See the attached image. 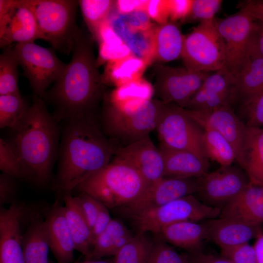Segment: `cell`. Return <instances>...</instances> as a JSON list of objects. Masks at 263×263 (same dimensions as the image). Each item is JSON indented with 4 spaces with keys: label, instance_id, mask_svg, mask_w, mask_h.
Returning a JSON list of instances; mask_svg holds the SVG:
<instances>
[{
    "label": "cell",
    "instance_id": "14",
    "mask_svg": "<svg viewBox=\"0 0 263 263\" xmlns=\"http://www.w3.org/2000/svg\"><path fill=\"white\" fill-rule=\"evenodd\" d=\"M198 178L163 177L139 198L123 207L130 217L188 195L195 194Z\"/></svg>",
    "mask_w": 263,
    "mask_h": 263
},
{
    "label": "cell",
    "instance_id": "37",
    "mask_svg": "<svg viewBox=\"0 0 263 263\" xmlns=\"http://www.w3.org/2000/svg\"><path fill=\"white\" fill-rule=\"evenodd\" d=\"M0 169L16 179H22L18 157L10 144L2 138L0 139Z\"/></svg>",
    "mask_w": 263,
    "mask_h": 263
},
{
    "label": "cell",
    "instance_id": "11",
    "mask_svg": "<svg viewBox=\"0 0 263 263\" xmlns=\"http://www.w3.org/2000/svg\"><path fill=\"white\" fill-rule=\"evenodd\" d=\"M215 21L224 44V67L234 76L250 59V43L257 21L242 9L225 19H215Z\"/></svg>",
    "mask_w": 263,
    "mask_h": 263
},
{
    "label": "cell",
    "instance_id": "40",
    "mask_svg": "<svg viewBox=\"0 0 263 263\" xmlns=\"http://www.w3.org/2000/svg\"><path fill=\"white\" fill-rule=\"evenodd\" d=\"M147 263H189L165 242H154Z\"/></svg>",
    "mask_w": 263,
    "mask_h": 263
},
{
    "label": "cell",
    "instance_id": "25",
    "mask_svg": "<svg viewBox=\"0 0 263 263\" xmlns=\"http://www.w3.org/2000/svg\"><path fill=\"white\" fill-rule=\"evenodd\" d=\"M66 218L73 238L75 250L86 258L91 253L93 240L92 229L85 217L76 196L64 194Z\"/></svg>",
    "mask_w": 263,
    "mask_h": 263
},
{
    "label": "cell",
    "instance_id": "56",
    "mask_svg": "<svg viewBox=\"0 0 263 263\" xmlns=\"http://www.w3.org/2000/svg\"><path fill=\"white\" fill-rule=\"evenodd\" d=\"M74 263H113V262L109 261L97 260H86L82 262H75Z\"/></svg>",
    "mask_w": 263,
    "mask_h": 263
},
{
    "label": "cell",
    "instance_id": "29",
    "mask_svg": "<svg viewBox=\"0 0 263 263\" xmlns=\"http://www.w3.org/2000/svg\"><path fill=\"white\" fill-rule=\"evenodd\" d=\"M133 237L124 224L112 219L106 228L95 240L86 260H100L107 256H114Z\"/></svg>",
    "mask_w": 263,
    "mask_h": 263
},
{
    "label": "cell",
    "instance_id": "41",
    "mask_svg": "<svg viewBox=\"0 0 263 263\" xmlns=\"http://www.w3.org/2000/svg\"><path fill=\"white\" fill-rule=\"evenodd\" d=\"M221 253L234 263H258L254 247L249 243L222 249Z\"/></svg>",
    "mask_w": 263,
    "mask_h": 263
},
{
    "label": "cell",
    "instance_id": "12",
    "mask_svg": "<svg viewBox=\"0 0 263 263\" xmlns=\"http://www.w3.org/2000/svg\"><path fill=\"white\" fill-rule=\"evenodd\" d=\"M155 68V98L165 105L173 104L185 109L211 73L194 72L185 67L158 65Z\"/></svg>",
    "mask_w": 263,
    "mask_h": 263
},
{
    "label": "cell",
    "instance_id": "51",
    "mask_svg": "<svg viewBox=\"0 0 263 263\" xmlns=\"http://www.w3.org/2000/svg\"><path fill=\"white\" fill-rule=\"evenodd\" d=\"M257 21V26L250 43V58H263V25L260 22Z\"/></svg>",
    "mask_w": 263,
    "mask_h": 263
},
{
    "label": "cell",
    "instance_id": "46",
    "mask_svg": "<svg viewBox=\"0 0 263 263\" xmlns=\"http://www.w3.org/2000/svg\"><path fill=\"white\" fill-rule=\"evenodd\" d=\"M146 11L150 19L159 24L168 22L169 14L167 0H149Z\"/></svg>",
    "mask_w": 263,
    "mask_h": 263
},
{
    "label": "cell",
    "instance_id": "34",
    "mask_svg": "<svg viewBox=\"0 0 263 263\" xmlns=\"http://www.w3.org/2000/svg\"><path fill=\"white\" fill-rule=\"evenodd\" d=\"M30 106L19 94L0 95V128H15Z\"/></svg>",
    "mask_w": 263,
    "mask_h": 263
},
{
    "label": "cell",
    "instance_id": "50",
    "mask_svg": "<svg viewBox=\"0 0 263 263\" xmlns=\"http://www.w3.org/2000/svg\"><path fill=\"white\" fill-rule=\"evenodd\" d=\"M149 0H118L115 2L117 13L128 14L138 10L146 11Z\"/></svg>",
    "mask_w": 263,
    "mask_h": 263
},
{
    "label": "cell",
    "instance_id": "52",
    "mask_svg": "<svg viewBox=\"0 0 263 263\" xmlns=\"http://www.w3.org/2000/svg\"><path fill=\"white\" fill-rule=\"evenodd\" d=\"M240 9L247 12L254 20L263 22V0H247L239 4Z\"/></svg>",
    "mask_w": 263,
    "mask_h": 263
},
{
    "label": "cell",
    "instance_id": "39",
    "mask_svg": "<svg viewBox=\"0 0 263 263\" xmlns=\"http://www.w3.org/2000/svg\"><path fill=\"white\" fill-rule=\"evenodd\" d=\"M222 2L221 0H193L190 14L186 19L200 22L213 20Z\"/></svg>",
    "mask_w": 263,
    "mask_h": 263
},
{
    "label": "cell",
    "instance_id": "55",
    "mask_svg": "<svg viewBox=\"0 0 263 263\" xmlns=\"http://www.w3.org/2000/svg\"><path fill=\"white\" fill-rule=\"evenodd\" d=\"M253 246L256 252L257 263H263V230L262 229L256 237Z\"/></svg>",
    "mask_w": 263,
    "mask_h": 263
},
{
    "label": "cell",
    "instance_id": "49",
    "mask_svg": "<svg viewBox=\"0 0 263 263\" xmlns=\"http://www.w3.org/2000/svg\"><path fill=\"white\" fill-rule=\"evenodd\" d=\"M112 220L108 207L99 201L97 216L92 228L93 244L96 238L106 228Z\"/></svg>",
    "mask_w": 263,
    "mask_h": 263
},
{
    "label": "cell",
    "instance_id": "35",
    "mask_svg": "<svg viewBox=\"0 0 263 263\" xmlns=\"http://www.w3.org/2000/svg\"><path fill=\"white\" fill-rule=\"evenodd\" d=\"M78 2L84 22L93 37L99 25L109 18L115 1L80 0Z\"/></svg>",
    "mask_w": 263,
    "mask_h": 263
},
{
    "label": "cell",
    "instance_id": "48",
    "mask_svg": "<svg viewBox=\"0 0 263 263\" xmlns=\"http://www.w3.org/2000/svg\"><path fill=\"white\" fill-rule=\"evenodd\" d=\"M121 15L127 24L133 28L146 31L154 27L146 11L138 10Z\"/></svg>",
    "mask_w": 263,
    "mask_h": 263
},
{
    "label": "cell",
    "instance_id": "5",
    "mask_svg": "<svg viewBox=\"0 0 263 263\" xmlns=\"http://www.w3.org/2000/svg\"><path fill=\"white\" fill-rule=\"evenodd\" d=\"M150 185L130 165L113 158L76 188L107 207H122L141 196Z\"/></svg>",
    "mask_w": 263,
    "mask_h": 263
},
{
    "label": "cell",
    "instance_id": "32",
    "mask_svg": "<svg viewBox=\"0 0 263 263\" xmlns=\"http://www.w3.org/2000/svg\"><path fill=\"white\" fill-rule=\"evenodd\" d=\"M19 65L15 45L3 48L0 56V95L20 94L18 85Z\"/></svg>",
    "mask_w": 263,
    "mask_h": 263
},
{
    "label": "cell",
    "instance_id": "10",
    "mask_svg": "<svg viewBox=\"0 0 263 263\" xmlns=\"http://www.w3.org/2000/svg\"><path fill=\"white\" fill-rule=\"evenodd\" d=\"M156 130L159 146L191 151L207 158L202 145L203 130L190 117L186 109L173 104L165 105Z\"/></svg>",
    "mask_w": 263,
    "mask_h": 263
},
{
    "label": "cell",
    "instance_id": "45",
    "mask_svg": "<svg viewBox=\"0 0 263 263\" xmlns=\"http://www.w3.org/2000/svg\"><path fill=\"white\" fill-rule=\"evenodd\" d=\"M98 43L110 45H120L124 43L120 36L115 31L109 18L102 22L92 37Z\"/></svg>",
    "mask_w": 263,
    "mask_h": 263
},
{
    "label": "cell",
    "instance_id": "38",
    "mask_svg": "<svg viewBox=\"0 0 263 263\" xmlns=\"http://www.w3.org/2000/svg\"><path fill=\"white\" fill-rule=\"evenodd\" d=\"M240 108L247 126L263 128V90Z\"/></svg>",
    "mask_w": 263,
    "mask_h": 263
},
{
    "label": "cell",
    "instance_id": "43",
    "mask_svg": "<svg viewBox=\"0 0 263 263\" xmlns=\"http://www.w3.org/2000/svg\"><path fill=\"white\" fill-rule=\"evenodd\" d=\"M76 197L92 231L98 212L99 201L92 196L83 192H80Z\"/></svg>",
    "mask_w": 263,
    "mask_h": 263
},
{
    "label": "cell",
    "instance_id": "31",
    "mask_svg": "<svg viewBox=\"0 0 263 263\" xmlns=\"http://www.w3.org/2000/svg\"><path fill=\"white\" fill-rule=\"evenodd\" d=\"M202 145L206 157L220 166H228L236 161L237 154L231 144L219 132L203 130Z\"/></svg>",
    "mask_w": 263,
    "mask_h": 263
},
{
    "label": "cell",
    "instance_id": "17",
    "mask_svg": "<svg viewBox=\"0 0 263 263\" xmlns=\"http://www.w3.org/2000/svg\"><path fill=\"white\" fill-rule=\"evenodd\" d=\"M207 239H208L221 249L232 247L256 238L261 226L229 217H218L202 222Z\"/></svg>",
    "mask_w": 263,
    "mask_h": 263
},
{
    "label": "cell",
    "instance_id": "30",
    "mask_svg": "<svg viewBox=\"0 0 263 263\" xmlns=\"http://www.w3.org/2000/svg\"><path fill=\"white\" fill-rule=\"evenodd\" d=\"M148 63L144 59L131 55L121 59L107 62L102 75L104 83L117 87L141 77Z\"/></svg>",
    "mask_w": 263,
    "mask_h": 263
},
{
    "label": "cell",
    "instance_id": "15",
    "mask_svg": "<svg viewBox=\"0 0 263 263\" xmlns=\"http://www.w3.org/2000/svg\"><path fill=\"white\" fill-rule=\"evenodd\" d=\"M188 114L203 130L216 131L233 146L237 159L242 150L247 126L227 105L210 110L196 111L186 109Z\"/></svg>",
    "mask_w": 263,
    "mask_h": 263
},
{
    "label": "cell",
    "instance_id": "18",
    "mask_svg": "<svg viewBox=\"0 0 263 263\" xmlns=\"http://www.w3.org/2000/svg\"><path fill=\"white\" fill-rule=\"evenodd\" d=\"M45 220L50 248L57 263H72L75 247L64 207L56 203Z\"/></svg>",
    "mask_w": 263,
    "mask_h": 263
},
{
    "label": "cell",
    "instance_id": "53",
    "mask_svg": "<svg viewBox=\"0 0 263 263\" xmlns=\"http://www.w3.org/2000/svg\"><path fill=\"white\" fill-rule=\"evenodd\" d=\"M18 0H0V35L5 30Z\"/></svg>",
    "mask_w": 263,
    "mask_h": 263
},
{
    "label": "cell",
    "instance_id": "20",
    "mask_svg": "<svg viewBox=\"0 0 263 263\" xmlns=\"http://www.w3.org/2000/svg\"><path fill=\"white\" fill-rule=\"evenodd\" d=\"M220 216L261 226L263 224V184L249 182L237 196L221 208Z\"/></svg>",
    "mask_w": 263,
    "mask_h": 263
},
{
    "label": "cell",
    "instance_id": "54",
    "mask_svg": "<svg viewBox=\"0 0 263 263\" xmlns=\"http://www.w3.org/2000/svg\"><path fill=\"white\" fill-rule=\"evenodd\" d=\"M190 261V263H234L221 255L216 256L201 252L192 254Z\"/></svg>",
    "mask_w": 263,
    "mask_h": 263
},
{
    "label": "cell",
    "instance_id": "44",
    "mask_svg": "<svg viewBox=\"0 0 263 263\" xmlns=\"http://www.w3.org/2000/svg\"><path fill=\"white\" fill-rule=\"evenodd\" d=\"M16 178L2 173L0 175V206L16 202L17 185Z\"/></svg>",
    "mask_w": 263,
    "mask_h": 263
},
{
    "label": "cell",
    "instance_id": "22",
    "mask_svg": "<svg viewBox=\"0 0 263 263\" xmlns=\"http://www.w3.org/2000/svg\"><path fill=\"white\" fill-rule=\"evenodd\" d=\"M236 161L250 182L263 184V128L247 126L244 144Z\"/></svg>",
    "mask_w": 263,
    "mask_h": 263
},
{
    "label": "cell",
    "instance_id": "42",
    "mask_svg": "<svg viewBox=\"0 0 263 263\" xmlns=\"http://www.w3.org/2000/svg\"><path fill=\"white\" fill-rule=\"evenodd\" d=\"M99 52L96 63L99 67L105 62L122 59L132 55L130 48L124 43L120 45H110L99 43Z\"/></svg>",
    "mask_w": 263,
    "mask_h": 263
},
{
    "label": "cell",
    "instance_id": "2",
    "mask_svg": "<svg viewBox=\"0 0 263 263\" xmlns=\"http://www.w3.org/2000/svg\"><path fill=\"white\" fill-rule=\"evenodd\" d=\"M58 152L54 190L71 193L107 166L114 147L104 134L98 115H82L65 120Z\"/></svg>",
    "mask_w": 263,
    "mask_h": 263
},
{
    "label": "cell",
    "instance_id": "16",
    "mask_svg": "<svg viewBox=\"0 0 263 263\" xmlns=\"http://www.w3.org/2000/svg\"><path fill=\"white\" fill-rule=\"evenodd\" d=\"M114 156L134 168L150 185L164 177L163 155L150 136L115 148Z\"/></svg>",
    "mask_w": 263,
    "mask_h": 263
},
{
    "label": "cell",
    "instance_id": "1",
    "mask_svg": "<svg viewBox=\"0 0 263 263\" xmlns=\"http://www.w3.org/2000/svg\"><path fill=\"white\" fill-rule=\"evenodd\" d=\"M93 39L79 29L70 62L41 97L54 108L53 115L57 121L78 115H97L106 93L94 55Z\"/></svg>",
    "mask_w": 263,
    "mask_h": 263
},
{
    "label": "cell",
    "instance_id": "6",
    "mask_svg": "<svg viewBox=\"0 0 263 263\" xmlns=\"http://www.w3.org/2000/svg\"><path fill=\"white\" fill-rule=\"evenodd\" d=\"M26 0L34 13L42 39L54 50L69 55L80 29L76 21L78 0Z\"/></svg>",
    "mask_w": 263,
    "mask_h": 263
},
{
    "label": "cell",
    "instance_id": "7",
    "mask_svg": "<svg viewBox=\"0 0 263 263\" xmlns=\"http://www.w3.org/2000/svg\"><path fill=\"white\" fill-rule=\"evenodd\" d=\"M221 209L209 206L194 194L131 217L138 232L159 234L164 227L181 221L202 222L219 217Z\"/></svg>",
    "mask_w": 263,
    "mask_h": 263
},
{
    "label": "cell",
    "instance_id": "47",
    "mask_svg": "<svg viewBox=\"0 0 263 263\" xmlns=\"http://www.w3.org/2000/svg\"><path fill=\"white\" fill-rule=\"evenodd\" d=\"M193 0H167L169 18L172 21L185 20L190 14Z\"/></svg>",
    "mask_w": 263,
    "mask_h": 263
},
{
    "label": "cell",
    "instance_id": "36",
    "mask_svg": "<svg viewBox=\"0 0 263 263\" xmlns=\"http://www.w3.org/2000/svg\"><path fill=\"white\" fill-rule=\"evenodd\" d=\"M153 94V86L141 78L118 87L105 96L110 101L119 103L134 99H149Z\"/></svg>",
    "mask_w": 263,
    "mask_h": 263
},
{
    "label": "cell",
    "instance_id": "57",
    "mask_svg": "<svg viewBox=\"0 0 263 263\" xmlns=\"http://www.w3.org/2000/svg\"><path fill=\"white\" fill-rule=\"evenodd\" d=\"M259 22H260V21H259ZM261 22V23L262 24V25H263V22Z\"/></svg>",
    "mask_w": 263,
    "mask_h": 263
},
{
    "label": "cell",
    "instance_id": "3",
    "mask_svg": "<svg viewBox=\"0 0 263 263\" xmlns=\"http://www.w3.org/2000/svg\"><path fill=\"white\" fill-rule=\"evenodd\" d=\"M57 121L46 103L34 95L26 114L13 129L8 142L19 160L22 179L43 186L50 179L59 149L60 132Z\"/></svg>",
    "mask_w": 263,
    "mask_h": 263
},
{
    "label": "cell",
    "instance_id": "28",
    "mask_svg": "<svg viewBox=\"0 0 263 263\" xmlns=\"http://www.w3.org/2000/svg\"><path fill=\"white\" fill-rule=\"evenodd\" d=\"M50 248L45 220L32 216L29 226L23 236L25 263H48Z\"/></svg>",
    "mask_w": 263,
    "mask_h": 263
},
{
    "label": "cell",
    "instance_id": "9",
    "mask_svg": "<svg viewBox=\"0 0 263 263\" xmlns=\"http://www.w3.org/2000/svg\"><path fill=\"white\" fill-rule=\"evenodd\" d=\"M15 50L23 75L28 80L34 95L41 98L48 87L61 76L67 64L57 57L53 48L40 46L35 42L16 44Z\"/></svg>",
    "mask_w": 263,
    "mask_h": 263
},
{
    "label": "cell",
    "instance_id": "26",
    "mask_svg": "<svg viewBox=\"0 0 263 263\" xmlns=\"http://www.w3.org/2000/svg\"><path fill=\"white\" fill-rule=\"evenodd\" d=\"M184 38L178 27L172 22L155 27L153 60L167 62L181 57Z\"/></svg>",
    "mask_w": 263,
    "mask_h": 263
},
{
    "label": "cell",
    "instance_id": "33",
    "mask_svg": "<svg viewBox=\"0 0 263 263\" xmlns=\"http://www.w3.org/2000/svg\"><path fill=\"white\" fill-rule=\"evenodd\" d=\"M154 242L147 233L138 232L117 251L113 263H147Z\"/></svg>",
    "mask_w": 263,
    "mask_h": 263
},
{
    "label": "cell",
    "instance_id": "4",
    "mask_svg": "<svg viewBox=\"0 0 263 263\" xmlns=\"http://www.w3.org/2000/svg\"><path fill=\"white\" fill-rule=\"evenodd\" d=\"M165 106L156 98L115 104L104 96L98 120L115 149L150 136L156 129Z\"/></svg>",
    "mask_w": 263,
    "mask_h": 263
},
{
    "label": "cell",
    "instance_id": "13",
    "mask_svg": "<svg viewBox=\"0 0 263 263\" xmlns=\"http://www.w3.org/2000/svg\"><path fill=\"white\" fill-rule=\"evenodd\" d=\"M198 188L194 194L204 204L222 208L237 196L249 183L242 169L220 166L197 178Z\"/></svg>",
    "mask_w": 263,
    "mask_h": 263
},
{
    "label": "cell",
    "instance_id": "19",
    "mask_svg": "<svg viewBox=\"0 0 263 263\" xmlns=\"http://www.w3.org/2000/svg\"><path fill=\"white\" fill-rule=\"evenodd\" d=\"M42 39L33 11L26 0H18L3 32L0 35V47L13 43L33 42Z\"/></svg>",
    "mask_w": 263,
    "mask_h": 263
},
{
    "label": "cell",
    "instance_id": "21",
    "mask_svg": "<svg viewBox=\"0 0 263 263\" xmlns=\"http://www.w3.org/2000/svg\"><path fill=\"white\" fill-rule=\"evenodd\" d=\"M159 148L164 161V177L199 178L208 172L207 158L189 151Z\"/></svg>",
    "mask_w": 263,
    "mask_h": 263
},
{
    "label": "cell",
    "instance_id": "24",
    "mask_svg": "<svg viewBox=\"0 0 263 263\" xmlns=\"http://www.w3.org/2000/svg\"><path fill=\"white\" fill-rule=\"evenodd\" d=\"M112 26L132 54L144 59L148 64L153 61V36L155 27L141 30L129 26L121 14L117 13L109 18Z\"/></svg>",
    "mask_w": 263,
    "mask_h": 263
},
{
    "label": "cell",
    "instance_id": "27",
    "mask_svg": "<svg viewBox=\"0 0 263 263\" xmlns=\"http://www.w3.org/2000/svg\"><path fill=\"white\" fill-rule=\"evenodd\" d=\"M234 76V103L241 106L263 90V58H250Z\"/></svg>",
    "mask_w": 263,
    "mask_h": 263
},
{
    "label": "cell",
    "instance_id": "8",
    "mask_svg": "<svg viewBox=\"0 0 263 263\" xmlns=\"http://www.w3.org/2000/svg\"><path fill=\"white\" fill-rule=\"evenodd\" d=\"M215 20L200 22L185 36L181 57L188 70L212 73L225 67L224 44Z\"/></svg>",
    "mask_w": 263,
    "mask_h": 263
},
{
    "label": "cell",
    "instance_id": "23",
    "mask_svg": "<svg viewBox=\"0 0 263 263\" xmlns=\"http://www.w3.org/2000/svg\"><path fill=\"white\" fill-rule=\"evenodd\" d=\"M169 244L192 254L200 252L206 232L202 222L181 221L164 227L159 233Z\"/></svg>",
    "mask_w": 263,
    "mask_h": 263
}]
</instances>
